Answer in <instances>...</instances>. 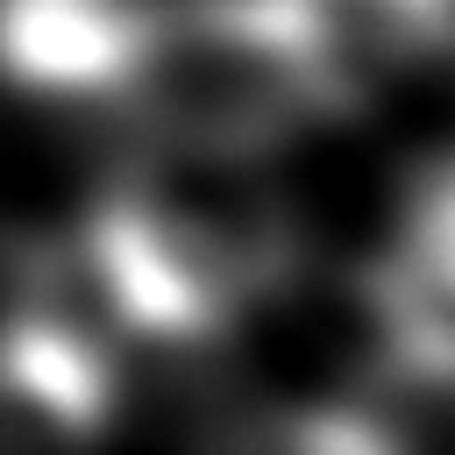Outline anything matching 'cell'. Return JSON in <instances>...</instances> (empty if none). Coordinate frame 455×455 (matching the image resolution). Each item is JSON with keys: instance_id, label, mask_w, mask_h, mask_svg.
<instances>
[{"instance_id": "8992f818", "label": "cell", "mask_w": 455, "mask_h": 455, "mask_svg": "<svg viewBox=\"0 0 455 455\" xmlns=\"http://www.w3.org/2000/svg\"><path fill=\"white\" fill-rule=\"evenodd\" d=\"M370 36L455 64V0H370Z\"/></svg>"}, {"instance_id": "3957f363", "label": "cell", "mask_w": 455, "mask_h": 455, "mask_svg": "<svg viewBox=\"0 0 455 455\" xmlns=\"http://www.w3.org/2000/svg\"><path fill=\"white\" fill-rule=\"evenodd\" d=\"M114 419V355L71 313L0 320V455H100Z\"/></svg>"}, {"instance_id": "5b68a950", "label": "cell", "mask_w": 455, "mask_h": 455, "mask_svg": "<svg viewBox=\"0 0 455 455\" xmlns=\"http://www.w3.org/2000/svg\"><path fill=\"white\" fill-rule=\"evenodd\" d=\"M220 455H398V441L348 405H284L228 434Z\"/></svg>"}, {"instance_id": "277c9868", "label": "cell", "mask_w": 455, "mask_h": 455, "mask_svg": "<svg viewBox=\"0 0 455 455\" xmlns=\"http://www.w3.org/2000/svg\"><path fill=\"white\" fill-rule=\"evenodd\" d=\"M370 320L398 377L455 391V156L434 164L370 277Z\"/></svg>"}, {"instance_id": "7a4b0ae2", "label": "cell", "mask_w": 455, "mask_h": 455, "mask_svg": "<svg viewBox=\"0 0 455 455\" xmlns=\"http://www.w3.org/2000/svg\"><path fill=\"white\" fill-rule=\"evenodd\" d=\"M78 270L107 327L213 341L299 270V213L263 156L135 142L85 206Z\"/></svg>"}, {"instance_id": "6da1fadb", "label": "cell", "mask_w": 455, "mask_h": 455, "mask_svg": "<svg viewBox=\"0 0 455 455\" xmlns=\"http://www.w3.org/2000/svg\"><path fill=\"white\" fill-rule=\"evenodd\" d=\"M0 78L149 149L270 156L355 100L363 43L313 0H0Z\"/></svg>"}]
</instances>
